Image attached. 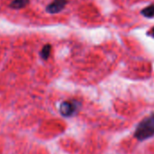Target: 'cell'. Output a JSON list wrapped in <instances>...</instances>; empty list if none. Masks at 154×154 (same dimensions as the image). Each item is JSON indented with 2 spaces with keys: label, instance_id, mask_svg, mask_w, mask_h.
Here are the masks:
<instances>
[{
  "label": "cell",
  "instance_id": "obj_2",
  "mask_svg": "<svg viewBox=\"0 0 154 154\" xmlns=\"http://www.w3.org/2000/svg\"><path fill=\"white\" fill-rule=\"evenodd\" d=\"M80 108V103L77 101H66L60 104V113L64 117L73 115Z\"/></svg>",
  "mask_w": 154,
  "mask_h": 154
},
{
  "label": "cell",
  "instance_id": "obj_5",
  "mask_svg": "<svg viewBox=\"0 0 154 154\" xmlns=\"http://www.w3.org/2000/svg\"><path fill=\"white\" fill-rule=\"evenodd\" d=\"M141 15L147 18H152L154 17V4L146 7L144 9L141 10Z\"/></svg>",
  "mask_w": 154,
  "mask_h": 154
},
{
  "label": "cell",
  "instance_id": "obj_3",
  "mask_svg": "<svg viewBox=\"0 0 154 154\" xmlns=\"http://www.w3.org/2000/svg\"><path fill=\"white\" fill-rule=\"evenodd\" d=\"M67 3V0H54L46 7L45 10L49 14H57L64 9Z\"/></svg>",
  "mask_w": 154,
  "mask_h": 154
},
{
  "label": "cell",
  "instance_id": "obj_6",
  "mask_svg": "<svg viewBox=\"0 0 154 154\" xmlns=\"http://www.w3.org/2000/svg\"><path fill=\"white\" fill-rule=\"evenodd\" d=\"M51 50H52L51 45L47 44V45H44L43 48H42V50H41V53H40L41 57H42L44 60H47V59L49 58L50 54H51Z\"/></svg>",
  "mask_w": 154,
  "mask_h": 154
},
{
  "label": "cell",
  "instance_id": "obj_7",
  "mask_svg": "<svg viewBox=\"0 0 154 154\" xmlns=\"http://www.w3.org/2000/svg\"><path fill=\"white\" fill-rule=\"evenodd\" d=\"M148 35H150V36H152V37H154V26L148 32Z\"/></svg>",
  "mask_w": 154,
  "mask_h": 154
},
{
  "label": "cell",
  "instance_id": "obj_1",
  "mask_svg": "<svg viewBox=\"0 0 154 154\" xmlns=\"http://www.w3.org/2000/svg\"><path fill=\"white\" fill-rule=\"evenodd\" d=\"M134 136L139 140H145L154 136V112L144 118L137 126Z\"/></svg>",
  "mask_w": 154,
  "mask_h": 154
},
{
  "label": "cell",
  "instance_id": "obj_4",
  "mask_svg": "<svg viewBox=\"0 0 154 154\" xmlns=\"http://www.w3.org/2000/svg\"><path fill=\"white\" fill-rule=\"evenodd\" d=\"M30 0H13L10 3L9 8L12 9H21L28 5Z\"/></svg>",
  "mask_w": 154,
  "mask_h": 154
}]
</instances>
